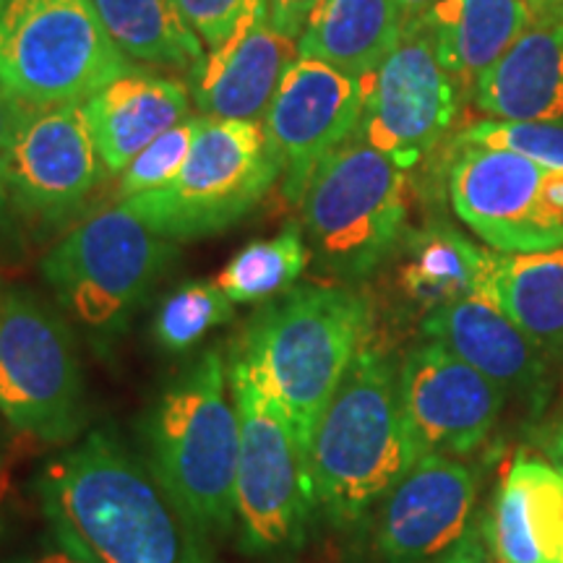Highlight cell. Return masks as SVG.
Listing matches in <instances>:
<instances>
[{
	"label": "cell",
	"mask_w": 563,
	"mask_h": 563,
	"mask_svg": "<svg viewBox=\"0 0 563 563\" xmlns=\"http://www.w3.org/2000/svg\"><path fill=\"white\" fill-rule=\"evenodd\" d=\"M34 488L45 519L66 527L97 563H217L207 534L108 428L47 462Z\"/></svg>",
	"instance_id": "6da1fadb"
},
{
	"label": "cell",
	"mask_w": 563,
	"mask_h": 563,
	"mask_svg": "<svg viewBox=\"0 0 563 563\" xmlns=\"http://www.w3.org/2000/svg\"><path fill=\"white\" fill-rule=\"evenodd\" d=\"M371 319L368 300L347 285H300L256 308L232 342L228 363L282 407L308 456L321 415L371 340Z\"/></svg>",
	"instance_id": "7a4b0ae2"
},
{
	"label": "cell",
	"mask_w": 563,
	"mask_h": 563,
	"mask_svg": "<svg viewBox=\"0 0 563 563\" xmlns=\"http://www.w3.org/2000/svg\"><path fill=\"white\" fill-rule=\"evenodd\" d=\"M141 460L207 538L235 527L241 428L220 347L203 350L162 386L139 420Z\"/></svg>",
	"instance_id": "3957f363"
},
{
	"label": "cell",
	"mask_w": 563,
	"mask_h": 563,
	"mask_svg": "<svg viewBox=\"0 0 563 563\" xmlns=\"http://www.w3.org/2000/svg\"><path fill=\"white\" fill-rule=\"evenodd\" d=\"M418 460L399 397V363L368 340L313 433L316 509L334 527L355 525Z\"/></svg>",
	"instance_id": "277c9868"
},
{
	"label": "cell",
	"mask_w": 563,
	"mask_h": 563,
	"mask_svg": "<svg viewBox=\"0 0 563 563\" xmlns=\"http://www.w3.org/2000/svg\"><path fill=\"white\" fill-rule=\"evenodd\" d=\"M173 258V241L115 203L68 230L40 269L63 313L108 357Z\"/></svg>",
	"instance_id": "5b68a950"
},
{
	"label": "cell",
	"mask_w": 563,
	"mask_h": 563,
	"mask_svg": "<svg viewBox=\"0 0 563 563\" xmlns=\"http://www.w3.org/2000/svg\"><path fill=\"white\" fill-rule=\"evenodd\" d=\"M405 173L361 139L321 162L300 199V228L327 277L361 282L391 256L407 224Z\"/></svg>",
	"instance_id": "8992f818"
},
{
	"label": "cell",
	"mask_w": 563,
	"mask_h": 563,
	"mask_svg": "<svg viewBox=\"0 0 563 563\" xmlns=\"http://www.w3.org/2000/svg\"><path fill=\"white\" fill-rule=\"evenodd\" d=\"M0 418L13 433L47 446H70L89 422L70 321L21 285L0 295Z\"/></svg>",
	"instance_id": "52a82bcc"
},
{
	"label": "cell",
	"mask_w": 563,
	"mask_h": 563,
	"mask_svg": "<svg viewBox=\"0 0 563 563\" xmlns=\"http://www.w3.org/2000/svg\"><path fill=\"white\" fill-rule=\"evenodd\" d=\"M228 382L241 428L235 527L243 551L251 555L300 551L319 514L311 456L295 435L290 418L241 365L228 363Z\"/></svg>",
	"instance_id": "ba28073f"
},
{
	"label": "cell",
	"mask_w": 563,
	"mask_h": 563,
	"mask_svg": "<svg viewBox=\"0 0 563 563\" xmlns=\"http://www.w3.org/2000/svg\"><path fill=\"white\" fill-rule=\"evenodd\" d=\"M131 68L91 0L5 3L0 87L26 108L87 102Z\"/></svg>",
	"instance_id": "9c48e42d"
},
{
	"label": "cell",
	"mask_w": 563,
	"mask_h": 563,
	"mask_svg": "<svg viewBox=\"0 0 563 563\" xmlns=\"http://www.w3.org/2000/svg\"><path fill=\"white\" fill-rule=\"evenodd\" d=\"M277 180L279 165L262 123L203 115L180 173L123 203L167 241H199L241 222Z\"/></svg>",
	"instance_id": "30bf717a"
},
{
	"label": "cell",
	"mask_w": 563,
	"mask_h": 563,
	"mask_svg": "<svg viewBox=\"0 0 563 563\" xmlns=\"http://www.w3.org/2000/svg\"><path fill=\"white\" fill-rule=\"evenodd\" d=\"M449 199L493 251L563 249V170L509 150L460 144L449 167Z\"/></svg>",
	"instance_id": "8fae6325"
},
{
	"label": "cell",
	"mask_w": 563,
	"mask_h": 563,
	"mask_svg": "<svg viewBox=\"0 0 563 563\" xmlns=\"http://www.w3.org/2000/svg\"><path fill=\"white\" fill-rule=\"evenodd\" d=\"M363 115L355 139L394 165L410 170L452 129L460 110L456 87L418 16L405 21L402 37L378 68L361 79Z\"/></svg>",
	"instance_id": "7c38bea8"
},
{
	"label": "cell",
	"mask_w": 563,
	"mask_h": 563,
	"mask_svg": "<svg viewBox=\"0 0 563 563\" xmlns=\"http://www.w3.org/2000/svg\"><path fill=\"white\" fill-rule=\"evenodd\" d=\"M0 173L19 222L40 235L74 220L108 175L81 104L34 108L0 154Z\"/></svg>",
	"instance_id": "4fadbf2b"
},
{
	"label": "cell",
	"mask_w": 563,
	"mask_h": 563,
	"mask_svg": "<svg viewBox=\"0 0 563 563\" xmlns=\"http://www.w3.org/2000/svg\"><path fill=\"white\" fill-rule=\"evenodd\" d=\"M361 115V81L323 60H292L262 121L287 199L300 203L321 162L355 139Z\"/></svg>",
	"instance_id": "5bb4252c"
},
{
	"label": "cell",
	"mask_w": 563,
	"mask_h": 563,
	"mask_svg": "<svg viewBox=\"0 0 563 563\" xmlns=\"http://www.w3.org/2000/svg\"><path fill=\"white\" fill-rule=\"evenodd\" d=\"M399 397L420 456H470L490 439L506 391L443 344L422 340L399 363Z\"/></svg>",
	"instance_id": "9a60e30c"
},
{
	"label": "cell",
	"mask_w": 563,
	"mask_h": 563,
	"mask_svg": "<svg viewBox=\"0 0 563 563\" xmlns=\"http://www.w3.org/2000/svg\"><path fill=\"white\" fill-rule=\"evenodd\" d=\"M481 473L464 456L426 454L382 498L376 551L384 563H441L473 530Z\"/></svg>",
	"instance_id": "2e32d148"
},
{
	"label": "cell",
	"mask_w": 563,
	"mask_h": 563,
	"mask_svg": "<svg viewBox=\"0 0 563 563\" xmlns=\"http://www.w3.org/2000/svg\"><path fill=\"white\" fill-rule=\"evenodd\" d=\"M298 42L274 30L266 0H251L224 42L188 70V95L199 115L262 123Z\"/></svg>",
	"instance_id": "e0dca14e"
},
{
	"label": "cell",
	"mask_w": 563,
	"mask_h": 563,
	"mask_svg": "<svg viewBox=\"0 0 563 563\" xmlns=\"http://www.w3.org/2000/svg\"><path fill=\"white\" fill-rule=\"evenodd\" d=\"M420 332L422 340L443 344L501 386L506 397L543 402L548 384L543 347L483 295H467L426 313Z\"/></svg>",
	"instance_id": "ac0fdd59"
},
{
	"label": "cell",
	"mask_w": 563,
	"mask_h": 563,
	"mask_svg": "<svg viewBox=\"0 0 563 563\" xmlns=\"http://www.w3.org/2000/svg\"><path fill=\"white\" fill-rule=\"evenodd\" d=\"M188 87L136 68L125 70L81 104L108 175H121L154 139L191 115Z\"/></svg>",
	"instance_id": "d6986e66"
},
{
	"label": "cell",
	"mask_w": 563,
	"mask_h": 563,
	"mask_svg": "<svg viewBox=\"0 0 563 563\" xmlns=\"http://www.w3.org/2000/svg\"><path fill=\"white\" fill-rule=\"evenodd\" d=\"M485 545L496 563H563V475L519 454L493 501Z\"/></svg>",
	"instance_id": "ffe728a7"
},
{
	"label": "cell",
	"mask_w": 563,
	"mask_h": 563,
	"mask_svg": "<svg viewBox=\"0 0 563 563\" xmlns=\"http://www.w3.org/2000/svg\"><path fill=\"white\" fill-rule=\"evenodd\" d=\"M496 121L563 123V21L538 19L475 84Z\"/></svg>",
	"instance_id": "44dd1931"
},
{
	"label": "cell",
	"mask_w": 563,
	"mask_h": 563,
	"mask_svg": "<svg viewBox=\"0 0 563 563\" xmlns=\"http://www.w3.org/2000/svg\"><path fill=\"white\" fill-rule=\"evenodd\" d=\"M418 19L460 89H475L485 70L538 21L530 0H435Z\"/></svg>",
	"instance_id": "7402d4cb"
},
{
	"label": "cell",
	"mask_w": 563,
	"mask_h": 563,
	"mask_svg": "<svg viewBox=\"0 0 563 563\" xmlns=\"http://www.w3.org/2000/svg\"><path fill=\"white\" fill-rule=\"evenodd\" d=\"M405 21L394 0H319L298 37V58L323 60L361 81L397 47Z\"/></svg>",
	"instance_id": "603a6c76"
},
{
	"label": "cell",
	"mask_w": 563,
	"mask_h": 563,
	"mask_svg": "<svg viewBox=\"0 0 563 563\" xmlns=\"http://www.w3.org/2000/svg\"><path fill=\"white\" fill-rule=\"evenodd\" d=\"M540 347H563V249L498 253L488 249L477 292Z\"/></svg>",
	"instance_id": "cb8c5ba5"
},
{
	"label": "cell",
	"mask_w": 563,
	"mask_h": 563,
	"mask_svg": "<svg viewBox=\"0 0 563 563\" xmlns=\"http://www.w3.org/2000/svg\"><path fill=\"white\" fill-rule=\"evenodd\" d=\"M488 249H477L452 228H426L405 238L397 287L420 311L431 313L446 302L477 292Z\"/></svg>",
	"instance_id": "d4e9b609"
},
{
	"label": "cell",
	"mask_w": 563,
	"mask_h": 563,
	"mask_svg": "<svg viewBox=\"0 0 563 563\" xmlns=\"http://www.w3.org/2000/svg\"><path fill=\"white\" fill-rule=\"evenodd\" d=\"M125 58L165 70H191L207 47L173 0H91Z\"/></svg>",
	"instance_id": "484cf974"
},
{
	"label": "cell",
	"mask_w": 563,
	"mask_h": 563,
	"mask_svg": "<svg viewBox=\"0 0 563 563\" xmlns=\"http://www.w3.org/2000/svg\"><path fill=\"white\" fill-rule=\"evenodd\" d=\"M311 262L306 235L298 222L285 224L277 235L253 241L230 258L217 285L232 302H266L292 290Z\"/></svg>",
	"instance_id": "4316f807"
},
{
	"label": "cell",
	"mask_w": 563,
	"mask_h": 563,
	"mask_svg": "<svg viewBox=\"0 0 563 563\" xmlns=\"http://www.w3.org/2000/svg\"><path fill=\"white\" fill-rule=\"evenodd\" d=\"M235 302L222 292L217 279L183 282L159 300L152 319V336L165 352L194 350L211 329L230 323L235 316Z\"/></svg>",
	"instance_id": "83f0119b"
},
{
	"label": "cell",
	"mask_w": 563,
	"mask_h": 563,
	"mask_svg": "<svg viewBox=\"0 0 563 563\" xmlns=\"http://www.w3.org/2000/svg\"><path fill=\"white\" fill-rule=\"evenodd\" d=\"M201 121L203 115H188L186 121H180L170 131L162 133L159 139H154L121 173L115 203L131 201L141 194L157 191V188L167 186L180 173V167L186 165L188 154L194 150V141L199 136Z\"/></svg>",
	"instance_id": "f1b7e54d"
},
{
	"label": "cell",
	"mask_w": 563,
	"mask_h": 563,
	"mask_svg": "<svg viewBox=\"0 0 563 563\" xmlns=\"http://www.w3.org/2000/svg\"><path fill=\"white\" fill-rule=\"evenodd\" d=\"M460 144H483L509 150L538 162L548 170H563V123L488 121L473 123L460 133Z\"/></svg>",
	"instance_id": "f546056e"
},
{
	"label": "cell",
	"mask_w": 563,
	"mask_h": 563,
	"mask_svg": "<svg viewBox=\"0 0 563 563\" xmlns=\"http://www.w3.org/2000/svg\"><path fill=\"white\" fill-rule=\"evenodd\" d=\"M173 3L178 5L188 26L199 34L203 47L211 51L235 30L251 0H173Z\"/></svg>",
	"instance_id": "4dcf8cb0"
},
{
	"label": "cell",
	"mask_w": 563,
	"mask_h": 563,
	"mask_svg": "<svg viewBox=\"0 0 563 563\" xmlns=\"http://www.w3.org/2000/svg\"><path fill=\"white\" fill-rule=\"evenodd\" d=\"M45 532L32 545L0 563H97L66 527L53 522V519H45Z\"/></svg>",
	"instance_id": "1f68e13d"
},
{
	"label": "cell",
	"mask_w": 563,
	"mask_h": 563,
	"mask_svg": "<svg viewBox=\"0 0 563 563\" xmlns=\"http://www.w3.org/2000/svg\"><path fill=\"white\" fill-rule=\"evenodd\" d=\"M319 0H266V16L274 30L298 42Z\"/></svg>",
	"instance_id": "d6a6232c"
},
{
	"label": "cell",
	"mask_w": 563,
	"mask_h": 563,
	"mask_svg": "<svg viewBox=\"0 0 563 563\" xmlns=\"http://www.w3.org/2000/svg\"><path fill=\"white\" fill-rule=\"evenodd\" d=\"M32 110L34 108H26V104L16 102L9 91L0 87V154L9 150L11 139L16 136L21 123L26 121V115H30Z\"/></svg>",
	"instance_id": "836d02e7"
},
{
	"label": "cell",
	"mask_w": 563,
	"mask_h": 563,
	"mask_svg": "<svg viewBox=\"0 0 563 563\" xmlns=\"http://www.w3.org/2000/svg\"><path fill=\"white\" fill-rule=\"evenodd\" d=\"M441 563H490V553H488V545H485L483 530L473 527V530L464 534L462 543L456 545Z\"/></svg>",
	"instance_id": "e575fe53"
},
{
	"label": "cell",
	"mask_w": 563,
	"mask_h": 563,
	"mask_svg": "<svg viewBox=\"0 0 563 563\" xmlns=\"http://www.w3.org/2000/svg\"><path fill=\"white\" fill-rule=\"evenodd\" d=\"M19 217L11 207L9 188H5L3 173H0V249H9L19 241Z\"/></svg>",
	"instance_id": "d590c367"
},
{
	"label": "cell",
	"mask_w": 563,
	"mask_h": 563,
	"mask_svg": "<svg viewBox=\"0 0 563 563\" xmlns=\"http://www.w3.org/2000/svg\"><path fill=\"white\" fill-rule=\"evenodd\" d=\"M540 449H543L545 462L553 464V467L563 475V420L548 428L543 439H540Z\"/></svg>",
	"instance_id": "8d00e7d4"
},
{
	"label": "cell",
	"mask_w": 563,
	"mask_h": 563,
	"mask_svg": "<svg viewBox=\"0 0 563 563\" xmlns=\"http://www.w3.org/2000/svg\"><path fill=\"white\" fill-rule=\"evenodd\" d=\"M534 16L538 19H561L563 21V0H530Z\"/></svg>",
	"instance_id": "74e56055"
},
{
	"label": "cell",
	"mask_w": 563,
	"mask_h": 563,
	"mask_svg": "<svg viewBox=\"0 0 563 563\" xmlns=\"http://www.w3.org/2000/svg\"><path fill=\"white\" fill-rule=\"evenodd\" d=\"M394 3H397L399 9H402V13H405L407 19H412V16H420L422 11L431 9L435 0H394Z\"/></svg>",
	"instance_id": "f35d334b"
},
{
	"label": "cell",
	"mask_w": 563,
	"mask_h": 563,
	"mask_svg": "<svg viewBox=\"0 0 563 563\" xmlns=\"http://www.w3.org/2000/svg\"><path fill=\"white\" fill-rule=\"evenodd\" d=\"M3 496H5V473H3V462H0V509H3ZM0 530H3V522H0Z\"/></svg>",
	"instance_id": "ab89813d"
},
{
	"label": "cell",
	"mask_w": 563,
	"mask_h": 563,
	"mask_svg": "<svg viewBox=\"0 0 563 563\" xmlns=\"http://www.w3.org/2000/svg\"><path fill=\"white\" fill-rule=\"evenodd\" d=\"M5 3H9V0H0V19H3V11H5Z\"/></svg>",
	"instance_id": "60d3db41"
},
{
	"label": "cell",
	"mask_w": 563,
	"mask_h": 563,
	"mask_svg": "<svg viewBox=\"0 0 563 563\" xmlns=\"http://www.w3.org/2000/svg\"><path fill=\"white\" fill-rule=\"evenodd\" d=\"M0 295H3V285H0Z\"/></svg>",
	"instance_id": "b9f144b4"
}]
</instances>
